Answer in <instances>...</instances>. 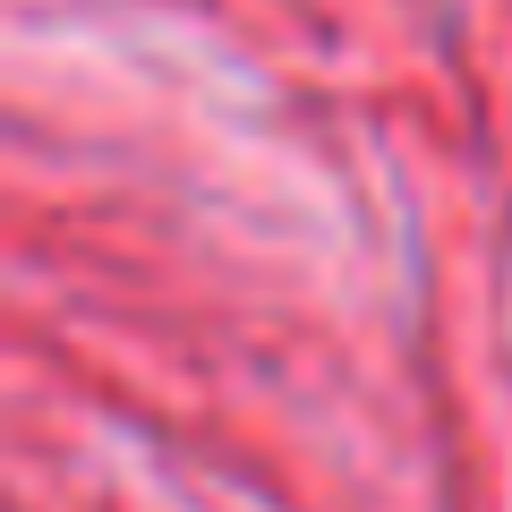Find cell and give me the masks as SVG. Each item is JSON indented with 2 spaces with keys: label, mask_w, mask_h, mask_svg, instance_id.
Returning a JSON list of instances; mask_svg holds the SVG:
<instances>
[]
</instances>
